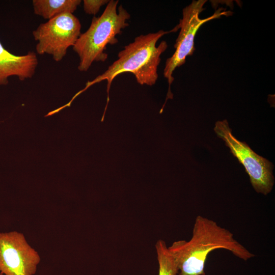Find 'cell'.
Wrapping results in <instances>:
<instances>
[{"instance_id":"6","label":"cell","mask_w":275,"mask_h":275,"mask_svg":"<svg viewBox=\"0 0 275 275\" xmlns=\"http://www.w3.org/2000/svg\"><path fill=\"white\" fill-rule=\"evenodd\" d=\"M81 23L72 13H64L40 24L33 32L39 54H48L61 61L67 50L73 46L80 35Z\"/></svg>"},{"instance_id":"12","label":"cell","mask_w":275,"mask_h":275,"mask_svg":"<svg viewBox=\"0 0 275 275\" xmlns=\"http://www.w3.org/2000/svg\"><path fill=\"white\" fill-rule=\"evenodd\" d=\"M0 275H3L2 273L0 272Z\"/></svg>"},{"instance_id":"11","label":"cell","mask_w":275,"mask_h":275,"mask_svg":"<svg viewBox=\"0 0 275 275\" xmlns=\"http://www.w3.org/2000/svg\"><path fill=\"white\" fill-rule=\"evenodd\" d=\"M108 2V0H84V11L89 15H95L102 6L107 4Z\"/></svg>"},{"instance_id":"10","label":"cell","mask_w":275,"mask_h":275,"mask_svg":"<svg viewBox=\"0 0 275 275\" xmlns=\"http://www.w3.org/2000/svg\"><path fill=\"white\" fill-rule=\"evenodd\" d=\"M155 248L159 266L158 275H177L179 269L177 260L166 242L159 240Z\"/></svg>"},{"instance_id":"1","label":"cell","mask_w":275,"mask_h":275,"mask_svg":"<svg viewBox=\"0 0 275 275\" xmlns=\"http://www.w3.org/2000/svg\"><path fill=\"white\" fill-rule=\"evenodd\" d=\"M168 248L177 260L179 275H205L207 256L217 249L229 251L244 261L255 256L234 238L230 231L201 215L195 219L189 241H175Z\"/></svg>"},{"instance_id":"4","label":"cell","mask_w":275,"mask_h":275,"mask_svg":"<svg viewBox=\"0 0 275 275\" xmlns=\"http://www.w3.org/2000/svg\"><path fill=\"white\" fill-rule=\"evenodd\" d=\"M206 2V0L193 1L182 10V18L180 19L178 24L180 31L174 45L175 51L170 58L167 59L165 63L163 76L167 79L169 89L160 114L162 112L168 99H173V97L171 91V85L174 79L173 72L177 67L183 65L186 57L193 55L195 50L194 39L198 30L207 21L223 16H228L232 14L231 12L224 10L221 8L216 10L211 16L201 19L199 15L204 10L203 6Z\"/></svg>"},{"instance_id":"2","label":"cell","mask_w":275,"mask_h":275,"mask_svg":"<svg viewBox=\"0 0 275 275\" xmlns=\"http://www.w3.org/2000/svg\"><path fill=\"white\" fill-rule=\"evenodd\" d=\"M178 29L177 25L169 31L160 30L136 37L132 42L124 46L119 52L118 59L103 73L87 83L86 88L79 93L94 84L107 80V102L102 122L109 101V90L114 78L123 73L130 72L134 75L139 84L154 85L158 78L157 68L161 60L160 56L168 48L166 41H162L157 46V42L163 35L176 32Z\"/></svg>"},{"instance_id":"3","label":"cell","mask_w":275,"mask_h":275,"mask_svg":"<svg viewBox=\"0 0 275 275\" xmlns=\"http://www.w3.org/2000/svg\"><path fill=\"white\" fill-rule=\"evenodd\" d=\"M118 2L109 1L101 15L93 17L89 29L80 34L73 46L79 57V71H87L94 62L105 61L106 45L117 43L116 36L129 25L127 21L130 15L122 5L119 6L117 12Z\"/></svg>"},{"instance_id":"7","label":"cell","mask_w":275,"mask_h":275,"mask_svg":"<svg viewBox=\"0 0 275 275\" xmlns=\"http://www.w3.org/2000/svg\"><path fill=\"white\" fill-rule=\"evenodd\" d=\"M39 253L17 231L0 233V272L3 275H34Z\"/></svg>"},{"instance_id":"8","label":"cell","mask_w":275,"mask_h":275,"mask_svg":"<svg viewBox=\"0 0 275 275\" xmlns=\"http://www.w3.org/2000/svg\"><path fill=\"white\" fill-rule=\"evenodd\" d=\"M38 64L35 52L15 55L6 50L0 42V85H7L11 76H16L21 80L32 78Z\"/></svg>"},{"instance_id":"9","label":"cell","mask_w":275,"mask_h":275,"mask_svg":"<svg viewBox=\"0 0 275 275\" xmlns=\"http://www.w3.org/2000/svg\"><path fill=\"white\" fill-rule=\"evenodd\" d=\"M80 0H33L34 13L46 19H51L64 13H72Z\"/></svg>"},{"instance_id":"5","label":"cell","mask_w":275,"mask_h":275,"mask_svg":"<svg viewBox=\"0 0 275 275\" xmlns=\"http://www.w3.org/2000/svg\"><path fill=\"white\" fill-rule=\"evenodd\" d=\"M213 129L243 166L255 190L264 195L270 193L274 183L273 164L255 153L245 142L238 140L233 135L227 120L216 122Z\"/></svg>"}]
</instances>
